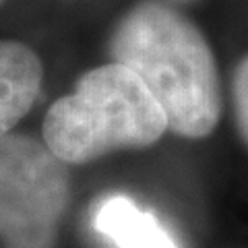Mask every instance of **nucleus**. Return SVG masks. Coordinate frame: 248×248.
<instances>
[{"label": "nucleus", "instance_id": "7ed1b4c3", "mask_svg": "<svg viewBox=\"0 0 248 248\" xmlns=\"http://www.w3.org/2000/svg\"><path fill=\"white\" fill-rule=\"evenodd\" d=\"M71 203L68 166L27 135L0 139V240L6 248H52Z\"/></svg>", "mask_w": 248, "mask_h": 248}, {"label": "nucleus", "instance_id": "20e7f679", "mask_svg": "<svg viewBox=\"0 0 248 248\" xmlns=\"http://www.w3.org/2000/svg\"><path fill=\"white\" fill-rule=\"evenodd\" d=\"M44 66L27 44L0 42V139L25 118L40 97Z\"/></svg>", "mask_w": 248, "mask_h": 248}, {"label": "nucleus", "instance_id": "f03ea898", "mask_svg": "<svg viewBox=\"0 0 248 248\" xmlns=\"http://www.w3.org/2000/svg\"><path fill=\"white\" fill-rule=\"evenodd\" d=\"M168 120L130 68L110 62L87 71L73 93L50 106L44 143L64 164H87L120 149H145L159 141Z\"/></svg>", "mask_w": 248, "mask_h": 248}, {"label": "nucleus", "instance_id": "6e6552de", "mask_svg": "<svg viewBox=\"0 0 248 248\" xmlns=\"http://www.w3.org/2000/svg\"><path fill=\"white\" fill-rule=\"evenodd\" d=\"M0 2H2V0H0Z\"/></svg>", "mask_w": 248, "mask_h": 248}, {"label": "nucleus", "instance_id": "0eeeda50", "mask_svg": "<svg viewBox=\"0 0 248 248\" xmlns=\"http://www.w3.org/2000/svg\"><path fill=\"white\" fill-rule=\"evenodd\" d=\"M180 2H186V0H180Z\"/></svg>", "mask_w": 248, "mask_h": 248}, {"label": "nucleus", "instance_id": "39448f33", "mask_svg": "<svg viewBox=\"0 0 248 248\" xmlns=\"http://www.w3.org/2000/svg\"><path fill=\"white\" fill-rule=\"evenodd\" d=\"M93 228L116 248H180L157 215L145 211L126 195H112L99 203Z\"/></svg>", "mask_w": 248, "mask_h": 248}, {"label": "nucleus", "instance_id": "f257e3e1", "mask_svg": "<svg viewBox=\"0 0 248 248\" xmlns=\"http://www.w3.org/2000/svg\"><path fill=\"white\" fill-rule=\"evenodd\" d=\"M110 52L130 68L166 114L168 128L205 139L221 118L215 56L190 19L161 2H141L116 25Z\"/></svg>", "mask_w": 248, "mask_h": 248}, {"label": "nucleus", "instance_id": "423d86ee", "mask_svg": "<svg viewBox=\"0 0 248 248\" xmlns=\"http://www.w3.org/2000/svg\"><path fill=\"white\" fill-rule=\"evenodd\" d=\"M232 93H234V118L238 135L248 147V56L238 62L232 81Z\"/></svg>", "mask_w": 248, "mask_h": 248}]
</instances>
